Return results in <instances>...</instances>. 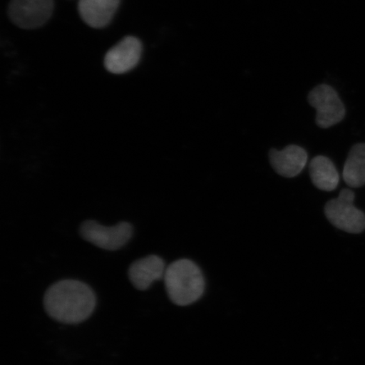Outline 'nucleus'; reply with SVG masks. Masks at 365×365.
<instances>
[{
    "label": "nucleus",
    "instance_id": "obj_7",
    "mask_svg": "<svg viewBox=\"0 0 365 365\" xmlns=\"http://www.w3.org/2000/svg\"><path fill=\"white\" fill-rule=\"evenodd\" d=\"M143 44L133 36H128L114 46L104 58V66L112 74L121 75L129 72L138 65Z\"/></svg>",
    "mask_w": 365,
    "mask_h": 365
},
{
    "label": "nucleus",
    "instance_id": "obj_8",
    "mask_svg": "<svg viewBox=\"0 0 365 365\" xmlns=\"http://www.w3.org/2000/svg\"><path fill=\"white\" fill-rule=\"evenodd\" d=\"M166 264L158 255H148L137 259L130 264L128 275L136 289L145 291L149 289L154 282L163 279L166 272Z\"/></svg>",
    "mask_w": 365,
    "mask_h": 365
},
{
    "label": "nucleus",
    "instance_id": "obj_10",
    "mask_svg": "<svg viewBox=\"0 0 365 365\" xmlns=\"http://www.w3.org/2000/svg\"><path fill=\"white\" fill-rule=\"evenodd\" d=\"M121 0H79L81 19L93 29H103L110 24Z\"/></svg>",
    "mask_w": 365,
    "mask_h": 365
},
{
    "label": "nucleus",
    "instance_id": "obj_9",
    "mask_svg": "<svg viewBox=\"0 0 365 365\" xmlns=\"http://www.w3.org/2000/svg\"><path fill=\"white\" fill-rule=\"evenodd\" d=\"M271 165L278 175L294 178L303 171L308 162L307 150L296 145H287L284 150L272 149L269 153Z\"/></svg>",
    "mask_w": 365,
    "mask_h": 365
},
{
    "label": "nucleus",
    "instance_id": "obj_6",
    "mask_svg": "<svg viewBox=\"0 0 365 365\" xmlns=\"http://www.w3.org/2000/svg\"><path fill=\"white\" fill-rule=\"evenodd\" d=\"M53 0H11L9 16L22 29H36L43 26L52 16Z\"/></svg>",
    "mask_w": 365,
    "mask_h": 365
},
{
    "label": "nucleus",
    "instance_id": "obj_5",
    "mask_svg": "<svg viewBox=\"0 0 365 365\" xmlns=\"http://www.w3.org/2000/svg\"><path fill=\"white\" fill-rule=\"evenodd\" d=\"M308 102L317 110V125L323 129L339 124L345 117L344 104L329 85L316 86L309 93Z\"/></svg>",
    "mask_w": 365,
    "mask_h": 365
},
{
    "label": "nucleus",
    "instance_id": "obj_4",
    "mask_svg": "<svg viewBox=\"0 0 365 365\" xmlns=\"http://www.w3.org/2000/svg\"><path fill=\"white\" fill-rule=\"evenodd\" d=\"M80 232L82 238L100 249L117 250L130 241L133 235V227L126 222L105 227L98 222L89 220L82 223Z\"/></svg>",
    "mask_w": 365,
    "mask_h": 365
},
{
    "label": "nucleus",
    "instance_id": "obj_2",
    "mask_svg": "<svg viewBox=\"0 0 365 365\" xmlns=\"http://www.w3.org/2000/svg\"><path fill=\"white\" fill-rule=\"evenodd\" d=\"M163 279L170 300L180 307L195 303L204 294L205 282L202 272L190 259H180L171 263Z\"/></svg>",
    "mask_w": 365,
    "mask_h": 365
},
{
    "label": "nucleus",
    "instance_id": "obj_12",
    "mask_svg": "<svg viewBox=\"0 0 365 365\" xmlns=\"http://www.w3.org/2000/svg\"><path fill=\"white\" fill-rule=\"evenodd\" d=\"M342 177L351 188H359L365 185V144L359 143L350 150L346 160Z\"/></svg>",
    "mask_w": 365,
    "mask_h": 365
},
{
    "label": "nucleus",
    "instance_id": "obj_11",
    "mask_svg": "<svg viewBox=\"0 0 365 365\" xmlns=\"http://www.w3.org/2000/svg\"><path fill=\"white\" fill-rule=\"evenodd\" d=\"M310 179L317 189L332 191L339 185V175L334 163L325 156H317L309 163Z\"/></svg>",
    "mask_w": 365,
    "mask_h": 365
},
{
    "label": "nucleus",
    "instance_id": "obj_1",
    "mask_svg": "<svg viewBox=\"0 0 365 365\" xmlns=\"http://www.w3.org/2000/svg\"><path fill=\"white\" fill-rule=\"evenodd\" d=\"M96 295L93 289L81 281L66 279L56 282L46 292V312L56 321L75 325L86 321L93 313Z\"/></svg>",
    "mask_w": 365,
    "mask_h": 365
},
{
    "label": "nucleus",
    "instance_id": "obj_3",
    "mask_svg": "<svg viewBox=\"0 0 365 365\" xmlns=\"http://www.w3.org/2000/svg\"><path fill=\"white\" fill-rule=\"evenodd\" d=\"M353 190L344 189L339 197L329 200L325 214L331 225L349 234H360L365 230V214L356 207Z\"/></svg>",
    "mask_w": 365,
    "mask_h": 365
}]
</instances>
